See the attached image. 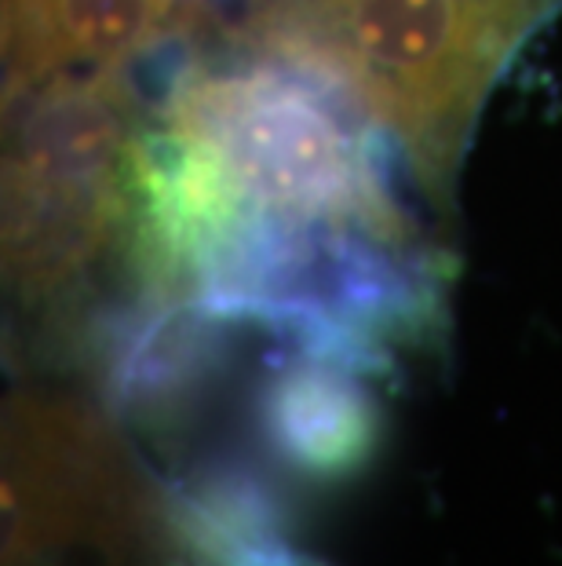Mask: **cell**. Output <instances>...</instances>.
I'll return each mask as SVG.
<instances>
[{
  "label": "cell",
  "mask_w": 562,
  "mask_h": 566,
  "mask_svg": "<svg viewBox=\"0 0 562 566\" xmlns=\"http://www.w3.org/2000/svg\"><path fill=\"white\" fill-rule=\"evenodd\" d=\"M562 0H245L223 41L329 81L442 201L478 114Z\"/></svg>",
  "instance_id": "1"
},
{
  "label": "cell",
  "mask_w": 562,
  "mask_h": 566,
  "mask_svg": "<svg viewBox=\"0 0 562 566\" xmlns=\"http://www.w3.org/2000/svg\"><path fill=\"white\" fill-rule=\"evenodd\" d=\"M161 122L205 139L259 212L365 223L394 242H424L399 195L394 172L405 161L391 136L300 66L242 48L179 59Z\"/></svg>",
  "instance_id": "2"
},
{
  "label": "cell",
  "mask_w": 562,
  "mask_h": 566,
  "mask_svg": "<svg viewBox=\"0 0 562 566\" xmlns=\"http://www.w3.org/2000/svg\"><path fill=\"white\" fill-rule=\"evenodd\" d=\"M256 428L282 468L310 483L337 486L373 464L384 442V409L373 377L289 352L259 384Z\"/></svg>",
  "instance_id": "3"
},
{
  "label": "cell",
  "mask_w": 562,
  "mask_h": 566,
  "mask_svg": "<svg viewBox=\"0 0 562 566\" xmlns=\"http://www.w3.org/2000/svg\"><path fill=\"white\" fill-rule=\"evenodd\" d=\"M172 0H4L8 99L128 77L169 48Z\"/></svg>",
  "instance_id": "4"
},
{
  "label": "cell",
  "mask_w": 562,
  "mask_h": 566,
  "mask_svg": "<svg viewBox=\"0 0 562 566\" xmlns=\"http://www.w3.org/2000/svg\"><path fill=\"white\" fill-rule=\"evenodd\" d=\"M237 325L212 311L176 300H136L103 333L106 391L139 424H179L226 363V336Z\"/></svg>",
  "instance_id": "5"
},
{
  "label": "cell",
  "mask_w": 562,
  "mask_h": 566,
  "mask_svg": "<svg viewBox=\"0 0 562 566\" xmlns=\"http://www.w3.org/2000/svg\"><path fill=\"white\" fill-rule=\"evenodd\" d=\"M106 245H121V190L110 184L4 179V268L22 300L74 285Z\"/></svg>",
  "instance_id": "6"
},
{
  "label": "cell",
  "mask_w": 562,
  "mask_h": 566,
  "mask_svg": "<svg viewBox=\"0 0 562 566\" xmlns=\"http://www.w3.org/2000/svg\"><path fill=\"white\" fill-rule=\"evenodd\" d=\"M307 566H321V563H315V559H307Z\"/></svg>",
  "instance_id": "7"
}]
</instances>
